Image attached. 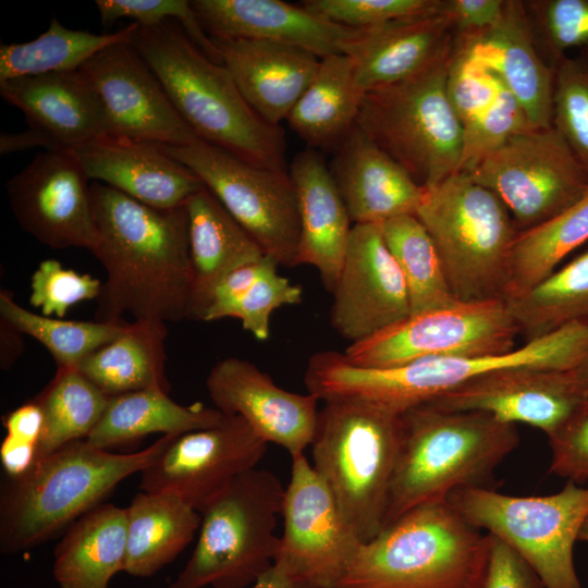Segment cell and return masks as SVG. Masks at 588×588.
<instances>
[{
  "label": "cell",
  "instance_id": "31",
  "mask_svg": "<svg viewBox=\"0 0 588 588\" xmlns=\"http://www.w3.org/2000/svg\"><path fill=\"white\" fill-rule=\"evenodd\" d=\"M126 507L100 503L78 517L54 549L53 577L60 588H109L124 572Z\"/></svg>",
  "mask_w": 588,
  "mask_h": 588
},
{
  "label": "cell",
  "instance_id": "11",
  "mask_svg": "<svg viewBox=\"0 0 588 588\" xmlns=\"http://www.w3.org/2000/svg\"><path fill=\"white\" fill-rule=\"evenodd\" d=\"M588 352V324L572 323L501 355L433 357L388 368H359L355 394L401 415L486 373L519 367L567 370Z\"/></svg>",
  "mask_w": 588,
  "mask_h": 588
},
{
  "label": "cell",
  "instance_id": "15",
  "mask_svg": "<svg viewBox=\"0 0 588 588\" xmlns=\"http://www.w3.org/2000/svg\"><path fill=\"white\" fill-rule=\"evenodd\" d=\"M291 458L274 563L304 588H336L363 542L305 454Z\"/></svg>",
  "mask_w": 588,
  "mask_h": 588
},
{
  "label": "cell",
  "instance_id": "7",
  "mask_svg": "<svg viewBox=\"0 0 588 588\" xmlns=\"http://www.w3.org/2000/svg\"><path fill=\"white\" fill-rule=\"evenodd\" d=\"M416 217L434 242L457 301L504 299L518 231L493 192L456 172L425 188Z\"/></svg>",
  "mask_w": 588,
  "mask_h": 588
},
{
  "label": "cell",
  "instance_id": "59",
  "mask_svg": "<svg viewBox=\"0 0 588 588\" xmlns=\"http://www.w3.org/2000/svg\"><path fill=\"white\" fill-rule=\"evenodd\" d=\"M578 540L579 541H585V542H588V513L583 522V525L580 527V530H579V535H578Z\"/></svg>",
  "mask_w": 588,
  "mask_h": 588
},
{
  "label": "cell",
  "instance_id": "27",
  "mask_svg": "<svg viewBox=\"0 0 588 588\" xmlns=\"http://www.w3.org/2000/svg\"><path fill=\"white\" fill-rule=\"evenodd\" d=\"M222 65L249 107L280 125L315 78L320 58L303 48L266 40L213 39Z\"/></svg>",
  "mask_w": 588,
  "mask_h": 588
},
{
  "label": "cell",
  "instance_id": "37",
  "mask_svg": "<svg viewBox=\"0 0 588 588\" xmlns=\"http://www.w3.org/2000/svg\"><path fill=\"white\" fill-rule=\"evenodd\" d=\"M587 241L588 192L552 219L518 232L510 252L504 299L519 296L534 287Z\"/></svg>",
  "mask_w": 588,
  "mask_h": 588
},
{
  "label": "cell",
  "instance_id": "22",
  "mask_svg": "<svg viewBox=\"0 0 588 588\" xmlns=\"http://www.w3.org/2000/svg\"><path fill=\"white\" fill-rule=\"evenodd\" d=\"M89 180L156 209H174L204 186L162 145L103 136L72 149Z\"/></svg>",
  "mask_w": 588,
  "mask_h": 588
},
{
  "label": "cell",
  "instance_id": "23",
  "mask_svg": "<svg viewBox=\"0 0 588 588\" xmlns=\"http://www.w3.org/2000/svg\"><path fill=\"white\" fill-rule=\"evenodd\" d=\"M454 44L473 61L494 73L525 109L535 127H551L552 70L539 56L523 0H506L500 21L473 35H454Z\"/></svg>",
  "mask_w": 588,
  "mask_h": 588
},
{
  "label": "cell",
  "instance_id": "1",
  "mask_svg": "<svg viewBox=\"0 0 588 588\" xmlns=\"http://www.w3.org/2000/svg\"><path fill=\"white\" fill-rule=\"evenodd\" d=\"M98 243L91 254L106 280L95 320L187 319L193 285L185 205L156 209L103 184L90 185Z\"/></svg>",
  "mask_w": 588,
  "mask_h": 588
},
{
  "label": "cell",
  "instance_id": "42",
  "mask_svg": "<svg viewBox=\"0 0 588 588\" xmlns=\"http://www.w3.org/2000/svg\"><path fill=\"white\" fill-rule=\"evenodd\" d=\"M0 318L22 334L44 345L58 369L76 368L87 356L117 339L128 322L82 321L51 318L19 305L12 292L0 291Z\"/></svg>",
  "mask_w": 588,
  "mask_h": 588
},
{
  "label": "cell",
  "instance_id": "26",
  "mask_svg": "<svg viewBox=\"0 0 588 588\" xmlns=\"http://www.w3.org/2000/svg\"><path fill=\"white\" fill-rule=\"evenodd\" d=\"M452 46V22L441 12L356 29L344 54L358 87L367 93L416 75Z\"/></svg>",
  "mask_w": 588,
  "mask_h": 588
},
{
  "label": "cell",
  "instance_id": "46",
  "mask_svg": "<svg viewBox=\"0 0 588 588\" xmlns=\"http://www.w3.org/2000/svg\"><path fill=\"white\" fill-rule=\"evenodd\" d=\"M534 127L523 106L500 81L492 103L464 131L458 172L468 171L515 134Z\"/></svg>",
  "mask_w": 588,
  "mask_h": 588
},
{
  "label": "cell",
  "instance_id": "13",
  "mask_svg": "<svg viewBox=\"0 0 588 588\" xmlns=\"http://www.w3.org/2000/svg\"><path fill=\"white\" fill-rule=\"evenodd\" d=\"M466 173L493 192L518 232L558 216L588 192V173L559 131L515 134Z\"/></svg>",
  "mask_w": 588,
  "mask_h": 588
},
{
  "label": "cell",
  "instance_id": "44",
  "mask_svg": "<svg viewBox=\"0 0 588 588\" xmlns=\"http://www.w3.org/2000/svg\"><path fill=\"white\" fill-rule=\"evenodd\" d=\"M552 125L588 173V48L554 68Z\"/></svg>",
  "mask_w": 588,
  "mask_h": 588
},
{
  "label": "cell",
  "instance_id": "39",
  "mask_svg": "<svg viewBox=\"0 0 588 588\" xmlns=\"http://www.w3.org/2000/svg\"><path fill=\"white\" fill-rule=\"evenodd\" d=\"M506 303L526 342L572 323L588 324V249Z\"/></svg>",
  "mask_w": 588,
  "mask_h": 588
},
{
  "label": "cell",
  "instance_id": "53",
  "mask_svg": "<svg viewBox=\"0 0 588 588\" xmlns=\"http://www.w3.org/2000/svg\"><path fill=\"white\" fill-rule=\"evenodd\" d=\"M42 412L33 400L9 413L3 421L7 436L16 440L36 444L42 430Z\"/></svg>",
  "mask_w": 588,
  "mask_h": 588
},
{
  "label": "cell",
  "instance_id": "19",
  "mask_svg": "<svg viewBox=\"0 0 588 588\" xmlns=\"http://www.w3.org/2000/svg\"><path fill=\"white\" fill-rule=\"evenodd\" d=\"M330 323L351 343L411 315L404 277L389 250L381 223L354 224L333 292Z\"/></svg>",
  "mask_w": 588,
  "mask_h": 588
},
{
  "label": "cell",
  "instance_id": "51",
  "mask_svg": "<svg viewBox=\"0 0 588 588\" xmlns=\"http://www.w3.org/2000/svg\"><path fill=\"white\" fill-rule=\"evenodd\" d=\"M488 536V558L480 588H546L517 552L499 538Z\"/></svg>",
  "mask_w": 588,
  "mask_h": 588
},
{
  "label": "cell",
  "instance_id": "29",
  "mask_svg": "<svg viewBox=\"0 0 588 588\" xmlns=\"http://www.w3.org/2000/svg\"><path fill=\"white\" fill-rule=\"evenodd\" d=\"M0 94L24 113L29 127L48 133L64 149L106 136L97 98L78 70L8 79Z\"/></svg>",
  "mask_w": 588,
  "mask_h": 588
},
{
  "label": "cell",
  "instance_id": "34",
  "mask_svg": "<svg viewBox=\"0 0 588 588\" xmlns=\"http://www.w3.org/2000/svg\"><path fill=\"white\" fill-rule=\"evenodd\" d=\"M225 414L200 403L188 406L174 402L160 388L111 396L107 408L85 441L101 450L128 443L150 433L181 436L215 427Z\"/></svg>",
  "mask_w": 588,
  "mask_h": 588
},
{
  "label": "cell",
  "instance_id": "58",
  "mask_svg": "<svg viewBox=\"0 0 588 588\" xmlns=\"http://www.w3.org/2000/svg\"><path fill=\"white\" fill-rule=\"evenodd\" d=\"M574 372L576 373L578 380L588 393V352L586 353L580 364L574 368Z\"/></svg>",
  "mask_w": 588,
  "mask_h": 588
},
{
  "label": "cell",
  "instance_id": "48",
  "mask_svg": "<svg viewBox=\"0 0 588 588\" xmlns=\"http://www.w3.org/2000/svg\"><path fill=\"white\" fill-rule=\"evenodd\" d=\"M101 284L88 273L66 269L56 259H46L30 277L29 303L44 316L63 318L71 306L97 299Z\"/></svg>",
  "mask_w": 588,
  "mask_h": 588
},
{
  "label": "cell",
  "instance_id": "5",
  "mask_svg": "<svg viewBox=\"0 0 588 588\" xmlns=\"http://www.w3.org/2000/svg\"><path fill=\"white\" fill-rule=\"evenodd\" d=\"M488 550L446 499L426 502L362 543L336 588H480Z\"/></svg>",
  "mask_w": 588,
  "mask_h": 588
},
{
  "label": "cell",
  "instance_id": "17",
  "mask_svg": "<svg viewBox=\"0 0 588 588\" xmlns=\"http://www.w3.org/2000/svg\"><path fill=\"white\" fill-rule=\"evenodd\" d=\"M88 176L72 149L47 150L8 180L10 208L20 226L53 249L98 243Z\"/></svg>",
  "mask_w": 588,
  "mask_h": 588
},
{
  "label": "cell",
  "instance_id": "28",
  "mask_svg": "<svg viewBox=\"0 0 588 588\" xmlns=\"http://www.w3.org/2000/svg\"><path fill=\"white\" fill-rule=\"evenodd\" d=\"M299 212L296 266L314 267L332 293L346 253L352 226L345 204L321 151L306 148L289 166Z\"/></svg>",
  "mask_w": 588,
  "mask_h": 588
},
{
  "label": "cell",
  "instance_id": "14",
  "mask_svg": "<svg viewBox=\"0 0 588 588\" xmlns=\"http://www.w3.org/2000/svg\"><path fill=\"white\" fill-rule=\"evenodd\" d=\"M519 335L506 301L461 302L406 318L351 343L344 358L356 366L388 368L433 357L501 355Z\"/></svg>",
  "mask_w": 588,
  "mask_h": 588
},
{
  "label": "cell",
  "instance_id": "25",
  "mask_svg": "<svg viewBox=\"0 0 588 588\" xmlns=\"http://www.w3.org/2000/svg\"><path fill=\"white\" fill-rule=\"evenodd\" d=\"M329 170L354 224L416 215L425 188L357 124L334 150Z\"/></svg>",
  "mask_w": 588,
  "mask_h": 588
},
{
  "label": "cell",
  "instance_id": "16",
  "mask_svg": "<svg viewBox=\"0 0 588 588\" xmlns=\"http://www.w3.org/2000/svg\"><path fill=\"white\" fill-rule=\"evenodd\" d=\"M78 71L97 98L106 136L166 146L198 139L132 42L105 48Z\"/></svg>",
  "mask_w": 588,
  "mask_h": 588
},
{
  "label": "cell",
  "instance_id": "43",
  "mask_svg": "<svg viewBox=\"0 0 588 588\" xmlns=\"http://www.w3.org/2000/svg\"><path fill=\"white\" fill-rule=\"evenodd\" d=\"M540 58L552 69L572 49L588 48V0H523Z\"/></svg>",
  "mask_w": 588,
  "mask_h": 588
},
{
  "label": "cell",
  "instance_id": "40",
  "mask_svg": "<svg viewBox=\"0 0 588 588\" xmlns=\"http://www.w3.org/2000/svg\"><path fill=\"white\" fill-rule=\"evenodd\" d=\"M34 400L44 417L36 462L71 442L85 440L101 419L110 396L71 368L57 369L52 381Z\"/></svg>",
  "mask_w": 588,
  "mask_h": 588
},
{
  "label": "cell",
  "instance_id": "33",
  "mask_svg": "<svg viewBox=\"0 0 588 588\" xmlns=\"http://www.w3.org/2000/svg\"><path fill=\"white\" fill-rule=\"evenodd\" d=\"M364 95L347 56L321 58L315 78L291 110L287 124L308 148L334 151L356 125Z\"/></svg>",
  "mask_w": 588,
  "mask_h": 588
},
{
  "label": "cell",
  "instance_id": "20",
  "mask_svg": "<svg viewBox=\"0 0 588 588\" xmlns=\"http://www.w3.org/2000/svg\"><path fill=\"white\" fill-rule=\"evenodd\" d=\"M588 393L573 369L505 368L480 376L428 403L448 411H474L522 422L547 437L559 429Z\"/></svg>",
  "mask_w": 588,
  "mask_h": 588
},
{
  "label": "cell",
  "instance_id": "9",
  "mask_svg": "<svg viewBox=\"0 0 588 588\" xmlns=\"http://www.w3.org/2000/svg\"><path fill=\"white\" fill-rule=\"evenodd\" d=\"M285 487L271 471L238 476L201 512L195 549L167 588H249L274 563Z\"/></svg>",
  "mask_w": 588,
  "mask_h": 588
},
{
  "label": "cell",
  "instance_id": "36",
  "mask_svg": "<svg viewBox=\"0 0 588 588\" xmlns=\"http://www.w3.org/2000/svg\"><path fill=\"white\" fill-rule=\"evenodd\" d=\"M268 256L244 265L216 287L203 321L235 318L258 341L270 336V317L279 307L302 303L303 290L278 271Z\"/></svg>",
  "mask_w": 588,
  "mask_h": 588
},
{
  "label": "cell",
  "instance_id": "8",
  "mask_svg": "<svg viewBox=\"0 0 588 588\" xmlns=\"http://www.w3.org/2000/svg\"><path fill=\"white\" fill-rule=\"evenodd\" d=\"M452 48L416 75L365 93L357 126L421 187L458 172L463 126L448 93Z\"/></svg>",
  "mask_w": 588,
  "mask_h": 588
},
{
  "label": "cell",
  "instance_id": "55",
  "mask_svg": "<svg viewBox=\"0 0 588 588\" xmlns=\"http://www.w3.org/2000/svg\"><path fill=\"white\" fill-rule=\"evenodd\" d=\"M36 147H42L47 150L64 149L48 133L34 127H29L28 130L20 133L2 132L0 135L1 155L24 151Z\"/></svg>",
  "mask_w": 588,
  "mask_h": 588
},
{
  "label": "cell",
  "instance_id": "32",
  "mask_svg": "<svg viewBox=\"0 0 588 588\" xmlns=\"http://www.w3.org/2000/svg\"><path fill=\"white\" fill-rule=\"evenodd\" d=\"M124 573L150 577L172 562L198 532L201 515L170 492L140 491L126 507Z\"/></svg>",
  "mask_w": 588,
  "mask_h": 588
},
{
  "label": "cell",
  "instance_id": "56",
  "mask_svg": "<svg viewBox=\"0 0 588 588\" xmlns=\"http://www.w3.org/2000/svg\"><path fill=\"white\" fill-rule=\"evenodd\" d=\"M1 368L9 369L21 354L23 341L20 333L9 323L1 320Z\"/></svg>",
  "mask_w": 588,
  "mask_h": 588
},
{
  "label": "cell",
  "instance_id": "10",
  "mask_svg": "<svg viewBox=\"0 0 588 588\" xmlns=\"http://www.w3.org/2000/svg\"><path fill=\"white\" fill-rule=\"evenodd\" d=\"M446 501L468 524L517 552L546 588H583L574 546L588 513V486L567 481L559 492L539 497L464 487L453 490Z\"/></svg>",
  "mask_w": 588,
  "mask_h": 588
},
{
  "label": "cell",
  "instance_id": "49",
  "mask_svg": "<svg viewBox=\"0 0 588 588\" xmlns=\"http://www.w3.org/2000/svg\"><path fill=\"white\" fill-rule=\"evenodd\" d=\"M499 82L494 73L470 60L453 40L448 93L463 131L492 103L498 93Z\"/></svg>",
  "mask_w": 588,
  "mask_h": 588
},
{
  "label": "cell",
  "instance_id": "41",
  "mask_svg": "<svg viewBox=\"0 0 588 588\" xmlns=\"http://www.w3.org/2000/svg\"><path fill=\"white\" fill-rule=\"evenodd\" d=\"M381 228L385 244L406 282L411 314L457 302L434 242L416 215L392 218L381 223Z\"/></svg>",
  "mask_w": 588,
  "mask_h": 588
},
{
  "label": "cell",
  "instance_id": "6",
  "mask_svg": "<svg viewBox=\"0 0 588 588\" xmlns=\"http://www.w3.org/2000/svg\"><path fill=\"white\" fill-rule=\"evenodd\" d=\"M400 441L399 414L350 400L319 409L311 465L363 543L384 527Z\"/></svg>",
  "mask_w": 588,
  "mask_h": 588
},
{
  "label": "cell",
  "instance_id": "2",
  "mask_svg": "<svg viewBox=\"0 0 588 588\" xmlns=\"http://www.w3.org/2000/svg\"><path fill=\"white\" fill-rule=\"evenodd\" d=\"M132 45L198 139L257 167L287 171L282 127L249 107L225 66L209 59L177 22L138 26Z\"/></svg>",
  "mask_w": 588,
  "mask_h": 588
},
{
  "label": "cell",
  "instance_id": "45",
  "mask_svg": "<svg viewBox=\"0 0 588 588\" xmlns=\"http://www.w3.org/2000/svg\"><path fill=\"white\" fill-rule=\"evenodd\" d=\"M101 23L110 25L119 19L134 20L140 27L164 21H177L189 39L212 61L222 64L215 40L205 32L191 1L186 0H96Z\"/></svg>",
  "mask_w": 588,
  "mask_h": 588
},
{
  "label": "cell",
  "instance_id": "4",
  "mask_svg": "<svg viewBox=\"0 0 588 588\" xmlns=\"http://www.w3.org/2000/svg\"><path fill=\"white\" fill-rule=\"evenodd\" d=\"M177 436L134 453H110L85 440L40 458L9 478L0 495V550L15 554L53 538L128 476L152 464Z\"/></svg>",
  "mask_w": 588,
  "mask_h": 588
},
{
  "label": "cell",
  "instance_id": "30",
  "mask_svg": "<svg viewBox=\"0 0 588 588\" xmlns=\"http://www.w3.org/2000/svg\"><path fill=\"white\" fill-rule=\"evenodd\" d=\"M193 285L187 320H201L216 287L265 256L255 240L204 185L185 203Z\"/></svg>",
  "mask_w": 588,
  "mask_h": 588
},
{
  "label": "cell",
  "instance_id": "52",
  "mask_svg": "<svg viewBox=\"0 0 588 588\" xmlns=\"http://www.w3.org/2000/svg\"><path fill=\"white\" fill-rule=\"evenodd\" d=\"M506 0H443L442 13L452 22L454 35H473L494 26Z\"/></svg>",
  "mask_w": 588,
  "mask_h": 588
},
{
  "label": "cell",
  "instance_id": "57",
  "mask_svg": "<svg viewBox=\"0 0 588 588\" xmlns=\"http://www.w3.org/2000/svg\"><path fill=\"white\" fill-rule=\"evenodd\" d=\"M249 588H304L283 566L278 563L264 573Z\"/></svg>",
  "mask_w": 588,
  "mask_h": 588
},
{
  "label": "cell",
  "instance_id": "47",
  "mask_svg": "<svg viewBox=\"0 0 588 588\" xmlns=\"http://www.w3.org/2000/svg\"><path fill=\"white\" fill-rule=\"evenodd\" d=\"M443 0H305L302 5L317 16L350 28L442 12Z\"/></svg>",
  "mask_w": 588,
  "mask_h": 588
},
{
  "label": "cell",
  "instance_id": "18",
  "mask_svg": "<svg viewBox=\"0 0 588 588\" xmlns=\"http://www.w3.org/2000/svg\"><path fill=\"white\" fill-rule=\"evenodd\" d=\"M268 443L238 415L183 433L140 471L139 488L179 495L199 513L238 476L257 467Z\"/></svg>",
  "mask_w": 588,
  "mask_h": 588
},
{
  "label": "cell",
  "instance_id": "12",
  "mask_svg": "<svg viewBox=\"0 0 588 588\" xmlns=\"http://www.w3.org/2000/svg\"><path fill=\"white\" fill-rule=\"evenodd\" d=\"M162 146L198 176L266 256L296 267L301 223L289 171L257 167L200 139Z\"/></svg>",
  "mask_w": 588,
  "mask_h": 588
},
{
  "label": "cell",
  "instance_id": "24",
  "mask_svg": "<svg viewBox=\"0 0 588 588\" xmlns=\"http://www.w3.org/2000/svg\"><path fill=\"white\" fill-rule=\"evenodd\" d=\"M192 8L212 39L287 44L324 58L344 54L356 28L333 24L302 4L280 0H193Z\"/></svg>",
  "mask_w": 588,
  "mask_h": 588
},
{
  "label": "cell",
  "instance_id": "54",
  "mask_svg": "<svg viewBox=\"0 0 588 588\" xmlns=\"http://www.w3.org/2000/svg\"><path fill=\"white\" fill-rule=\"evenodd\" d=\"M36 444L5 437L0 446V458L10 478L26 473L35 463Z\"/></svg>",
  "mask_w": 588,
  "mask_h": 588
},
{
  "label": "cell",
  "instance_id": "50",
  "mask_svg": "<svg viewBox=\"0 0 588 588\" xmlns=\"http://www.w3.org/2000/svg\"><path fill=\"white\" fill-rule=\"evenodd\" d=\"M548 439L550 471L576 485H588V397Z\"/></svg>",
  "mask_w": 588,
  "mask_h": 588
},
{
  "label": "cell",
  "instance_id": "35",
  "mask_svg": "<svg viewBox=\"0 0 588 588\" xmlns=\"http://www.w3.org/2000/svg\"><path fill=\"white\" fill-rule=\"evenodd\" d=\"M167 334L164 321L128 322L122 334L87 356L76 369L110 397L150 388L169 392Z\"/></svg>",
  "mask_w": 588,
  "mask_h": 588
},
{
  "label": "cell",
  "instance_id": "21",
  "mask_svg": "<svg viewBox=\"0 0 588 588\" xmlns=\"http://www.w3.org/2000/svg\"><path fill=\"white\" fill-rule=\"evenodd\" d=\"M209 396L225 415L241 416L267 443L285 449L291 456L310 445L318 418V397L287 391L253 363L228 357L206 378Z\"/></svg>",
  "mask_w": 588,
  "mask_h": 588
},
{
  "label": "cell",
  "instance_id": "38",
  "mask_svg": "<svg viewBox=\"0 0 588 588\" xmlns=\"http://www.w3.org/2000/svg\"><path fill=\"white\" fill-rule=\"evenodd\" d=\"M138 24L106 34L64 27L56 17L37 38L21 44L0 46V83L47 73L77 71L105 48L132 42Z\"/></svg>",
  "mask_w": 588,
  "mask_h": 588
},
{
  "label": "cell",
  "instance_id": "3",
  "mask_svg": "<svg viewBox=\"0 0 588 588\" xmlns=\"http://www.w3.org/2000/svg\"><path fill=\"white\" fill-rule=\"evenodd\" d=\"M519 443L514 424L425 403L401 414V441L385 524L455 489L483 487ZM383 527V528H384Z\"/></svg>",
  "mask_w": 588,
  "mask_h": 588
}]
</instances>
